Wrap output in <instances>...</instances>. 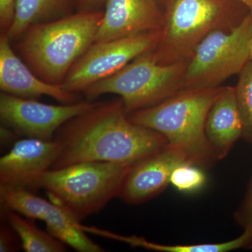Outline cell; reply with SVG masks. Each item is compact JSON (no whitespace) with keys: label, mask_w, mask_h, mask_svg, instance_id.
<instances>
[{"label":"cell","mask_w":252,"mask_h":252,"mask_svg":"<svg viewBox=\"0 0 252 252\" xmlns=\"http://www.w3.org/2000/svg\"><path fill=\"white\" fill-rule=\"evenodd\" d=\"M54 139L61 153L51 169L86 162L133 165L168 144L162 134L131 122L122 98L100 103L69 119Z\"/></svg>","instance_id":"1"},{"label":"cell","mask_w":252,"mask_h":252,"mask_svg":"<svg viewBox=\"0 0 252 252\" xmlns=\"http://www.w3.org/2000/svg\"><path fill=\"white\" fill-rule=\"evenodd\" d=\"M103 11H78L31 26L16 42L20 57L41 80L62 85L74 63L94 41Z\"/></svg>","instance_id":"2"},{"label":"cell","mask_w":252,"mask_h":252,"mask_svg":"<svg viewBox=\"0 0 252 252\" xmlns=\"http://www.w3.org/2000/svg\"><path fill=\"white\" fill-rule=\"evenodd\" d=\"M250 14L240 0H167L154 59L161 64L187 62L210 33L233 29Z\"/></svg>","instance_id":"3"},{"label":"cell","mask_w":252,"mask_h":252,"mask_svg":"<svg viewBox=\"0 0 252 252\" xmlns=\"http://www.w3.org/2000/svg\"><path fill=\"white\" fill-rule=\"evenodd\" d=\"M224 86L184 89L160 103L127 114L134 124L162 134L168 143L182 149L197 166L211 165L217 158L205 133L212 106Z\"/></svg>","instance_id":"4"},{"label":"cell","mask_w":252,"mask_h":252,"mask_svg":"<svg viewBox=\"0 0 252 252\" xmlns=\"http://www.w3.org/2000/svg\"><path fill=\"white\" fill-rule=\"evenodd\" d=\"M132 165L111 162H86L49 169L39 177L34 189L46 190L51 201L78 222L97 213L118 198Z\"/></svg>","instance_id":"5"},{"label":"cell","mask_w":252,"mask_h":252,"mask_svg":"<svg viewBox=\"0 0 252 252\" xmlns=\"http://www.w3.org/2000/svg\"><path fill=\"white\" fill-rule=\"evenodd\" d=\"M187 64L188 61L159 64L152 51H148L84 92L90 100L104 94H118L129 114L160 103L183 89Z\"/></svg>","instance_id":"6"},{"label":"cell","mask_w":252,"mask_h":252,"mask_svg":"<svg viewBox=\"0 0 252 252\" xmlns=\"http://www.w3.org/2000/svg\"><path fill=\"white\" fill-rule=\"evenodd\" d=\"M252 14L230 31H216L203 39L188 61L184 89H210L220 86L240 74L250 59Z\"/></svg>","instance_id":"7"},{"label":"cell","mask_w":252,"mask_h":252,"mask_svg":"<svg viewBox=\"0 0 252 252\" xmlns=\"http://www.w3.org/2000/svg\"><path fill=\"white\" fill-rule=\"evenodd\" d=\"M160 30L120 39L94 42L69 69L62 86L68 92H84L97 81L110 77L140 55L153 51Z\"/></svg>","instance_id":"8"},{"label":"cell","mask_w":252,"mask_h":252,"mask_svg":"<svg viewBox=\"0 0 252 252\" xmlns=\"http://www.w3.org/2000/svg\"><path fill=\"white\" fill-rule=\"evenodd\" d=\"M99 103L79 101L54 105L1 92L0 118L4 126L21 135L50 141L54 140L56 131L64 123L89 112Z\"/></svg>","instance_id":"9"},{"label":"cell","mask_w":252,"mask_h":252,"mask_svg":"<svg viewBox=\"0 0 252 252\" xmlns=\"http://www.w3.org/2000/svg\"><path fill=\"white\" fill-rule=\"evenodd\" d=\"M1 209L12 210L31 220L45 222L47 231L62 243L79 252H103L104 250L91 240L64 209L18 187H0Z\"/></svg>","instance_id":"10"},{"label":"cell","mask_w":252,"mask_h":252,"mask_svg":"<svg viewBox=\"0 0 252 252\" xmlns=\"http://www.w3.org/2000/svg\"><path fill=\"white\" fill-rule=\"evenodd\" d=\"M185 163L193 164L182 149L167 144L130 167L118 198L129 205H139L154 198L170 185L175 168Z\"/></svg>","instance_id":"11"},{"label":"cell","mask_w":252,"mask_h":252,"mask_svg":"<svg viewBox=\"0 0 252 252\" xmlns=\"http://www.w3.org/2000/svg\"><path fill=\"white\" fill-rule=\"evenodd\" d=\"M61 153L57 140L23 139L0 158V187L31 190L39 177L51 169Z\"/></svg>","instance_id":"12"},{"label":"cell","mask_w":252,"mask_h":252,"mask_svg":"<svg viewBox=\"0 0 252 252\" xmlns=\"http://www.w3.org/2000/svg\"><path fill=\"white\" fill-rule=\"evenodd\" d=\"M162 23L163 12L156 0H106L94 42L158 31Z\"/></svg>","instance_id":"13"},{"label":"cell","mask_w":252,"mask_h":252,"mask_svg":"<svg viewBox=\"0 0 252 252\" xmlns=\"http://www.w3.org/2000/svg\"><path fill=\"white\" fill-rule=\"evenodd\" d=\"M5 34L0 36V89L6 93L27 99L50 96L62 104L79 102L77 94L68 92L62 85L41 80L22 59L15 53Z\"/></svg>","instance_id":"14"},{"label":"cell","mask_w":252,"mask_h":252,"mask_svg":"<svg viewBox=\"0 0 252 252\" xmlns=\"http://www.w3.org/2000/svg\"><path fill=\"white\" fill-rule=\"evenodd\" d=\"M205 133L217 160L224 158L243 137V123L235 87L224 86L212 106L207 117Z\"/></svg>","instance_id":"15"},{"label":"cell","mask_w":252,"mask_h":252,"mask_svg":"<svg viewBox=\"0 0 252 252\" xmlns=\"http://www.w3.org/2000/svg\"><path fill=\"white\" fill-rule=\"evenodd\" d=\"M77 0H16L14 22L5 35L17 41L28 28L73 14Z\"/></svg>","instance_id":"16"},{"label":"cell","mask_w":252,"mask_h":252,"mask_svg":"<svg viewBox=\"0 0 252 252\" xmlns=\"http://www.w3.org/2000/svg\"><path fill=\"white\" fill-rule=\"evenodd\" d=\"M1 216L12 226L21 240V247L27 252H67L65 244L49 232L36 226L33 220L24 218L18 212L1 209Z\"/></svg>","instance_id":"17"},{"label":"cell","mask_w":252,"mask_h":252,"mask_svg":"<svg viewBox=\"0 0 252 252\" xmlns=\"http://www.w3.org/2000/svg\"><path fill=\"white\" fill-rule=\"evenodd\" d=\"M109 238L128 244L134 248H142L160 252H225L238 249L252 250V228H247L239 238L222 243L189 245H164L151 243L144 238L124 236L111 232Z\"/></svg>","instance_id":"18"},{"label":"cell","mask_w":252,"mask_h":252,"mask_svg":"<svg viewBox=\"0 0 252 252\" xmlns=\"http://www.w3.org/2000/svg\"><path fill=\"white\" fill-rule=\"evenodd\" d=\"M238 75L235 89L237 104L243 123L242 137L252 144V60L249 61Z\"/></svg>","instance_id":"19"},{"label":"cell","mask_w":252,"mask_h":252,"mask_svg":"<svg viewBox=\"0 0 252 252\" xmlns=\"http://www.w3.org/2000/svg\"><path fill=\"white\" fill-rule=\"evenodd\" d=\"M197 165L185 163L172 172L170 184L180 191L191 193L203 188L206 183V175Z\"/></svg>","instance_id":"20"},{"label":"cell","mask_w":252,"mask_h":252,"mask_svg":"<svg viewBox=\"0 0 252 252\" xmlns=\"http://www.w3.org/2000/svg\"><path fill=\"white\" fill-rule=\"evenodd\" d=\"M1 217L3 220H1L0 225V252L19 251L20 245L17 239L19 237L6 219Z\"/></svg>","instance_id":"21"},{"label":"cell","mask_w":252,"mask_h":252,"mask_svg":"<svg viewBox=\"0 0 252 252\" xmlns=\"http://www.w3.org/2000/svg\"><path fill=\"white\" fill-rule=\"evenodd\" d=\"M234 218L244 230L252 228V178L243 203L235 212Z\"/></svg>","instance_id":"22"},{"label":"cell","mask_w":252,"mask_h":252,"mask_svg":"<svg viewBox=\"0 0 252 252\" xmlns=\"http://www.w3.org/2000/svg\"><path fill=\"white\" fill-rule=\"evenodd\" d=\"M16 0H0L1 34L7 32L14 22Z\"/></svg>","instance_id":"23"},{"label":"cell","mask_w":252,"mask_h":252,"mask_svg":"<svg viewBox=\"0 0 252 252\" xmlns=\"http://www.w3.org/2000/svg\"><path fill=\"white\" fill-rule=\"evenodd\" d=\"M104 0H77L78 11H95L103 4Z\"/></svg>","instance_id":"24"},{"label":"cell","mask_w":252,"mask_h":252,"mask_svg":"<svg viewBox=\"0 0 252 252\" xmlns=\"http://www.w3.org/2000/svg\"><path fill=\"white\" fill-rule=\"evenodd\" d=\"M243 4L248 6L249 10H250V14H252V0H240Z\"/></svg>","instance_id":"25"},{"label":"cell","mask_w":252,"mask_h":252,"mask_svg":"<svg viewBox=\"0 0 252 252\" xmlns=\"http://www.w3.org/2000/svg\"><path fill=\"white\" fill-rule=\"evenodd\" d=\"M250 59H251V60H252V39L251 41H250Z\"/></svg>","instance_id":"26"},{"label":"cell","mask_w":252,"mask_h":252,"mask_svg":"<svg viewBox=\"0 0 252 252\" xmlns=\"http://www.w3.org/2000/svg\"><path fill=\"white\" fill-rule=\"evenodd\" d=\"M158 3L161 2V1H164V0H156Z\"/></svg>","instance_id":"27"}]
</instances>
